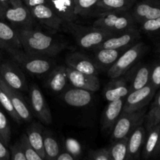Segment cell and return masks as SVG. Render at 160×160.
I'll use <instances>...</instances> for the list:
<instances>
[{
    "mask_svg": "<svg viewBox=\"0 0 160 160\" xmlns=\"http://www.w3.org/2000/svg\"><path fill=\"white\" fill-rule=\"evenodd\" d=\"M23 51L38 56L52 57L67 48L64 42L54 38L33 28H22L17 30Z\"/></svg>",
    "mask_w": 160,
    "mask_h": 160,
    "instance_id": "cell-1",
    "label": "cell"
},
{
    "mask_svg": "<svg viewBox=\"0 0 160 160\" xmlns=\"http://www.w3.org/2000/svg\"><path fill=\"white\" fill-rule=\"evenodd\" d=\"M67 30L73 35L77 44L85 49H95L103 42L116 34L96 27H86L73 22L66 23Z\"/></svg>",
    "mask_w": 160,
    "mask_h": 160,
    "instance_id": "cell-2",
    "label": "cell"
},
{
    "mask_svg": "<svg viewBox=\"0 0 160 160\" xmlns=\"http://www.w3.org/2000/svg\"><path fill=\"white\" fill-rule=\"evenodd\" d=\"M8 52L22 70L31 75L43 76L48 74L56 66V62L51 57L31 54L21 49H10Z\"/></svg>",
    "mask_w": 160,
    "mask_h": 160,
    "instance_id": "cell-3",
    "label": "cell"
},
{
    "mask_svg": "<svg viewBox=\"0 0 160 160\" xmlns=\"http://www.w3.org/2000/svg\"><path fill=\"white\" fill-rule=\"evenodd\" d=\"M136 25L131 11H113L98 14L92 26L117 34L135 29Z\"/></svg>",
    "mask_w": 160,
    "mask_h": 160,
    "instance_id": "cell-4",
    "label": "cell"
},
{
    "mask_svg": "<svg viewBox=\"0 0 160 160\" xmlns=\"http://www.w3.org/2000/svg\"><path fill=\"white\" fill-rule=\"evenodd\" d=\"M147 49L148 47L142 42H138L132 46L127 48L113 66L106 72L107 76L110 79H112L124 74L139 62L141 58L146 52Z\"/></svg>",
    "mask_w": 160,
    "mask_h": 160,
    "instance_id": "cell-5",
    "label": "cell"
},
{
    "mask_svg": "<svg viewBox=\"0 0 160 160\" xmlns=\"http://www.w3.org/2000/svg\"><path fill=\"white\" fill-rule=\"evenodd\" d=\"M147 107L133 112H122L111 131L112 142L129 137L136 128L145 121Z\"/></svg>",
    "mask_w": 160,
    "mask_h": 160,
    "instance_id": "cell-6",
    "label": "cell"
},
{
    "mask_svg": "<svg viewBox=\"0 0 160 160\" xmlns=\"http://www.w3.org/2000/svg\"><path fill=\"white\" fill-rule=\"evenodd\" d=\"M29 98L30 107L32 113L41 123L46 125L52 124V116L51 110L43 93L37 84H32L30 86Z\"/></svg>",
    "mask_w": 160,
    "mask_h": 160,
    "instance_id": "cell-7",
    "label": "cell"
},
{
    "mask_svg": "<svg viewBox=\"0 0 160 160\" xmlns=\"http://www.w3.org/2000/svg\"><path fill=\"white\" fill-rule=\"evenodd\" d=\"M0 78L7 85L19 92L28 90L25 74L16 62H2L0 64Z\"/></svg>",
    "mask_w": 160,
    "mask_h": 160,
    "instance_id": "cell-8",
    "label": "cell"
},
{
    "mask_svg": "<svg viewBox=\"0 0 160 160\" xmlns=\"http://www.w3.org/2000/svg\"><path fill=\"white\" fill-rule=\"evenodd\" d=\"M157 91L151 84L142 88L132 91L126 96L123 112H133L147 107Z\"/></svg>",
    "mask_w": 160,
    "mask_h": 160,
    "instance_id": "cell-9",
    "label": "cell"
},
{
    "mask_svg": "<svg viewBox=\"0 0 160 160\" xmlns=\"http://www.w3.org/2000/svg\"><path fill=\"white\" fill-rule=\"evenodd\" d=\"M3 20H6L12 24L18 27L19 29H22L32 28L34 19L29 8L27 7L23 2H21L7 8L5 10Z\"/></svg>",
    "mask_w": 160,
    "mask_h": 160,
    "instance_id": "cell-10",
    "label": "cell"
},
{
    "mask_svg": "<svg viewBox=\"0 0 160 160\" xmlns=\"http://www.w3.org/2000/svg\"><path fill=\"white\" fill-rule=\"evenodd\" d=\"M0 86L8 95L12 106L22 121L31 122L33 119V113L31 112L30 105L28 104L22 95L21 92L9 87L1 78H0Z\"/></svg>",
    "mask_w": 160,
    "mask_h": 160,
    "instance_id": "cell-11",
    "label": "cell"
},
{
    "mask_svg": "<svg viewBox=\"0 0 160 160\" xmlns=\"http://www.w3.org/2000/svg\"><path fill=\"white\" fill-rule=\"evenodd\" d=\"M132 17L137 23L160 17V0L138 1L131 9Z\"/></svg>",
    "mask_w": 160,
    "mask_h": 160,
    "instance_id": "cell-12",
    "label": "cell"
},
{
    "mask_svg": "<svg viewBox=\"0 0 160 160\" xmlns=\"http://www.w3.org/2000/svg\"><path fill=\"white\" fill-rule=\"evenodd\" d=\"M152 65L138 62L125 73L130 86L131 92L142 88L150 84Z\"/></svg>",
    "mask_w": 160,
    "mask_h": 160,
    "instance_id": "cell-13",
    "label": "cell"
},
{
    "mask_svg": "<svg viewBox=\"0 0 160 160\" xmlns=\"http://www.w3.org/2000/svg\"><path fill=\"white\" fill-rule=\"evenodd\" d=\"M30 11L34 20H38L42 24L56 31L60 29L64 23L62 19L47 3L34 6L30 9Z\"/></svg>",
    "mask_w": 160,
    "mask_h": 160,
    "instance_id": "cell-14",
    "label": "cell"
},
{
    "mask_svg": "<svg viewBox=\"0 0 160 160\" xmlns=\"http://www.w3.org/2000/svg\"><path fill=\"white\" fill-rule=\"evenodd\" d=\"M67 70L69 84H71L72 87L84 89L92 92H95L99 89L100 81L98 76L87 74L68 67H67Z\"/></svg>",
    "mask_w": 160,
    "mask_h": 160,
    "instance_id": "cell-15",
    "label": "cell"
},
{
    "mask_svg": "<svg viewBox=\"0 0 160 160\" xmlns=\"http://www.w3.org/2000/svg\"><path fill=\"white\" fill-rule=\"evenodd\" d=\"M141 38L140 31L138 28L115 34L109 38L96 48H129L139 42Z\"/></svg>",
    "mask_w": 160,
    "mask_h": 160,
    "instance_id": "cell-16",
    "label": "cell"
},
{
    "mask_svg": "<svg viewBox=\"0 0 160 160\" xmlns=\"http://www.w3.org/2000/svg\"><path fill=\"white\" fill-rule=\"evenodd\" d=\"M131 92V86L126 74L110 79L104 89V98L108 102L126 98Z\"/></svg>",
    "mask_w": 160,
    "mask_h": 160,
    "instance_id": "cell-17",
    "label": "cell"
},
{
    "mask_svg": "<svg viewBox=\"0 0 160 160\" xmlns=\"http://www.w3.org/2000/svg\"><path fill=\"white\" fill-rule=\"evenodd\" d=\"M65 60L68 67L87 74L98 76L100 71L93 59L79 52L69 54Z\"/></svg>",
    "mask_w": 160,
    "mask_h": 160,
    "instance_id": "cell-18",
    "label": "cell"
},
{
    "mask_svg": "<svg viewBox=\"0 0 160 160\" xmlns=\"http://www.w3.org/2000/svg\"><path fill=\"white\" fill-rule=\"evenodd\" d=\"M141 156L145 160L160 158V123L146 131Z\"/></svg>",
    "mask_w": 160,
    "mask_h": 160,
    "instance_id": "cell-19",
    "label": "cell"
},
{
    "mask_svg": "<svg viewBox=\"0 0 160 160\" xmlns=\"http://www.w3.org/2000/svg\"><path fill=\"white\" fill-rule=\"evenodd\" d=\"M94 92L78 88H67L61 93L62 101L73 107H84L93 100Z\"/></svg>",
    "mask_w": 160,
    "mask_h": 160,
    "instance_id": "cell-20",
    "label": "cell"
},
{
    "mask_svg": "<svg viewBox=\"0 0 160 160\" xmlns=\"http://www.w3.org/2000/svg\"><path fill=\"white\" fill-rule=\"evenodd\" d=\"M145 137L146 129L142 125H140L133 131L128 137L125 160H138L140 159Z\"/></svg>",
    "mask_w": 160,
    "mask_h": 160,
    "instance_id": "cell-21",
    "label": "cell"
},
{
    "mask_svg": "<svg viewBox=\"0 0 160 160\" xmlns=\"http://www.w3.org/2000/svg\"><path fill=\"white\" fill-rule=\"evenodd\" d=\"M127 48H95L93 59L100 71L107 72Z\"/></svg>",
    "mask_w": 160,
    "mask_h": 160,
    "instance_id": "cell-22",
    "label": "cell"
},
{
    "mask_svg": "<svg viewBox=\"0 0 160 160\" xmlns=\"http://www.w3.org/2000/svg\"><path fill=\"white\" fill-rule=\"evenodd\" d=\"M45 83L46 88L54 93H62L69 84L67 67L56 66L48 73Z\"/></svg>",
    "mask_w": 160,
    "mask_h": 160,
    "instance_id": "cell-23",
    "label": "cell"
},
{
    "mask_svg": "<svg viewBox=\"0 0 160 160\" xmlns=\"http://www.w3.org/2000/svg\"><path fill=\"white\" fill-rule=\"evenodd\" d=\"M125 98H119L109 102L105 109L102 119V129L105 131H110L113 128L117 119L123 112Z\"/></svg>",
    "mask_w": 160,
    "mask_h": 160,
    "instance_id": "cell-24",
    "label": "cell"
},
{
    "mask_svg": "<svg viewBox=\"0 0 160 160\" xmlns=\"http://www.w3.org/2000/svg\"><path fill=\"white\" fill-rule=\"evenodd\" d=\"M0 48L9 51L10 49H21L22 45L17 30L0 20Z\"/></svg>",
    "mask_w": 160,
    "mask_h": 160,
    "instance_id": "cell-25",
    "label": "cell"
},
{
    "mask_svg": "<svg viewBox=\"0 0 160 160\" xmlns=\"http://www.w3.org/2000/svg\"><path fill=\"white\" fill-rule=\"evenodd\" d=\"M46 3L64 23L74 22L78 18L74 11V0H46Z\"/></svg>",
    "mask_w": 160,
    "mask_h": 160,
    "instance_id": "cell-26",
    "label": "cell"
},
{
    "mask_svg": "<svg viewBox=\"0 0 160 160\" xmlns=\"http://www.w3.org/2000/svg\"><path fill=\"white\" fill-rule=\"evenodd\" d=\"M31 146L42 156L45 157L44 152V128L41 123L33 122L28 127L25 133Z\"/></svg>",
    "mask_w": 160,
    "mask_h": 160,
    "instance_id": "cell-27",
    "label": "cell"
},
{
    "mask_svg": "<svg viewBox=\"0 0 160 160\" xmlns=\"http://www.w3.org/2000/svg\"><path fill=\"white\" fill-rule=\"evenodd\" d=\"M138 0H99L95 7L97 14L113 11H131Z\"/></svg>",
    "mask_w": 160,
    "mask_h": 160,
    "instance_id": "cell-28",
    "label": "cell"
},
{
    "mask_svg": "<svg viewBox=\"0 0 160 160\" xmlns=\"http://www.w3.org/2000/svg\"><path fill=\"white\" fill-rule=\"evenodd\" d=\"M62 151L57 138L51 131L44 129V152L45 160H57Z\"/></svg>",
    "mask_w": 160,
    "mask_h": 160,
    "instance_id": "cell-29",
    "label": "cell"
},
{
    "mask_svg": "<svg viewBox=\"0 0 160 160\" xmlns=\"http://www.w3.org/2000/svg\"><path fill=\"white\" fill-rule=\"evenodd\" d=\"M144 122L145 123V128L146 131L160 123V91L156 94L149 110L146 112Z\"/></svg>",
    "mask_w": 160,
    "mask_h": 160,
    "instance_id": "cell-30",
    "label": "cell"
},
{
    "mask_svg": "<svg viewBox=\"0 0 160 160\" xmlns=\"http://www.w3.org/2000/svg\"><path fill=\"white\" fill-rule=\"evenodd\" d=\"M128 137L112 142L108 148L111 160H125Z\"/></svg>",
    "mask_w": 160,
    "mask_h": 160,
    "instance_id": "cell-31",
    "label": "cell"
},
{
    "mask_svg": "<svg viewBox=\"0 0 160 160\" xmlns=\"http://www.w3.org/2000/svg\"><path fill=\"white\" fill-rule=\"evenodd\" d=\"M62 149L72 156L74 160H81L83 156V147L81 142L73 138H67L64 141Z\"/></svg>",
    "mask_w": 160,
    "mask_h": 160,
    "instance_id": "cell-32",
    "label": "cell"
},
{
    "mask_svg": "<svg viewBox=\"0 0 160 160\" xmlns=\"http://www.w3.org/2000/svg\"><path fill=\"white\" fill-rule=\"evenodd\" d=\"M99 0H74L75 13L81 17H87L94 12Z\"/></svg>",
    "mask_w": 160,
    "mask_h": 160,
    "instance_id": "cell-33",
    "label": "cell"
},
{
    "mask_svg": "<svg viewBox=\"0 0 160 160\" xmlns=\"http://www.w3.org/2000/svg\"><path fill=\"white\" fill-rule=\"evenodd\" d=\"M0 106L2 107V109L12 117L14 121L17 122V123H20L22 122V120L20 118L17 112H16L15 109L12 106V102L9 99V96L6 93L4 90L0 86Z\"/></svg>",
    "mask_w": 160,
    "mask_h": 160,
    "instance_id": "cell-34",
    "label": "cell"
},
{
    "mask_svg": "<svg viewBox=\"0 0 160 160\" xmlns=\"http://www.w3.org/2000/svg\"><path fill=\"white\" fill-rule=\"evenodd\" d=\"M20 145L23 149L24 156L26 157L27 160H45L44 158H42L32 147L30 145L29 142H28L27 136L25 134H23L20 137Z\"/></svg>",
    "mask_w": 160,
    "mask_h": 160,
    "instance_id": "cell-35",
    "label": "cell"
},
{
    "mask_svg": "<svg viewBox=\"0 0 160 160\" xmlns=\"http://www.w3.org/2000/svg\"><path fill=\"white\" fill-rule=\"evenodd\" d=\"M11 128L4 112L0 108V135L6 146L9 145L11 139Z\"/></svg>",
    "mask_w": 160,
    "mask_h": 160,
    "instance_id": "cell-36",
    "label": "cell"
},
{
    "mask_svg": "<svg viewBox=\"0 0 160 160\" xmlns=\"http://www.w3.org/2000/svg\"><path fill=\"white\" fill-rule=\"evenodd\" d=\"M139 25L140 29L146 34H157L160 32V17L145 20Z\"/></svg>",
    "mask_w": 160,
    "mask_h": 160,
    "instance_id": "cell-37",
    "label": "cell"
},
{
    "mask_svg": "<svg viewBox=\"0 0 160 160\" xmlns=\"http://www.w3.org/2000/svg\"><path fill=\"white\" fill-rule=\"evenodd\" d=\"M150 84L156 91L160 89V58L152 65Z\"/></svg>",
    "mask_w": 160,
    "mask_h": 160,
    "instance_id": "cell-38",
    "label": "cell"
},
{
    "mask_svg": "<svg viewBox=\"0 0 160 160\" xmlns=\"http://www.w3.org/2000/svg\"><path fill=\"white\" fill-rule=\"evenodd\" d=\"M90 160H111L108 148H102L96 150H92L89 152Z\"/></svg>",
    "mask_w": 160,
    "mask_h": 160,
    "instance_id": "cell-39",
    "label": "cell"
},
{
    "mask_svg": "<svg viewBox=\"0 0 160 160\" xmlns=\"http://www.w3.org/2000/svg\"><path fill=\"white\" fill-rule=\"evenodd\" d=\"M10 160H27L19 141L16 142L10 148Z\"/></svg>",
    "mask_w": 160,
    "mask_h": 160,
    "instance_id": "cell-40",
    "label": "cell"
},
{
    "mask_svg": "<svg viewBox=\"0 0 160 160\" xmlns=\"http://www.w3.org/2000/svg\"><path fill=\"white\" fill-rule=\"evenodd\" d=\"M0 160H10V151L2 140H0Z\"/></svg>",
    "mask_w": 160,
    "mask_h": 160,
    "instance_id": "cell-41",
    "label": "cell"
},
{
    "mask_svg": "<svg viewBox=\"0 0 160 160\" xmlns=\"http://www.w3.org/2000/svg\"><path fill=\"white\" fill-rule=\"evenodd\" d=\"M22 2L29 9H31L38 5L46 3V0H22Z\"/></svg>",
    "mask_w": 160,
    "mask_h": 160,
    "instance_id": "cell-42",
    "label": "cell"
},
{
    "mask_svg": "<svg viewBox=\"0 0 160 160\" xmlns=\"http://www.w3.org/2000/svg\"><path fill=\"white\" fill-rule=\"evenodd\" d=\"M20 2H22V0H0V4L5 9L9 8V6H15Z\"/></svg>",
    "mask_w": 160,
    "mask_h": 160,
    "instance_id": "cell-43",
    "label": "cell"
},
{
    "mask_svg": "<svg viewBox=\"0 0 160 160\" xmlns=\"http://www.w3.org/2000/svg\"><path fill=\"white\" fill-rule=\"evenodd\" d=\"M57 160H74V159H73V158L70 155H69L67 152L64 151V150L62 148V151H61L59 156H58Z\"/></svg>",
    "mask_w": 160,
    "mask_h": 160,
    "instance_id": "cell-44",
    "label": "cell"
},
{
    "mask_svg": "<svg viewBox=\"0 0 160 160\" xmlns=\"http://www.w3.org/2000/svg\"><path fill=\"white\" fill-rule=\"evenodd\" d=\"M6 9L2 7L1 4H0V20H2L4 19V12Z\"/></svg>",
    "mask_w": 160,
    "mask_h": 160,
    "instance_id": "cell-45",
    "label": "cell"
},
{
    "mask_svg": "<svg viewBox=\"0 0 160 160\" xmlns=\"http://www.w3.org/2000/svg\"><path fill=\"white\" fill-rule=\"evenodd\" d=\"M156 50H157V52L159 53H160V41L159 42V44L157 45V48H156Z\"/></svg>",
    "mask_w": 160,
    "mask_h": 160,
    "instance_id": "cell-46",
    "label": "cell"
},
{
    "mask_svg": "<svg viewBox=\"0 0 160 160\" xmlns=\"http://www.w3.org/2000/svg\"><path fill=\"white\" fill-rule=\"evenodd\" d=\"M2 63V53L1 52H0V64Z\"/></svg>",
    "mask_w": 160,
    "mask_h": 160,
    "instance_id": "cell-47",
    "label": "cell"
},
{
    "mask_svg": "<svg viewBox=\"0 0 160 160\" xmlns=\"http://www.w3.org/2000/svg\"><path fill=\"white\" fill-rule=\"evenodd\" d=\"M0 140H2V137H1V135H0ZM2 142H3V141H2ZM3 143H4V142H3Z\"/></svg>",
    "mask_w": 160,
    "mask_h": 160,
    "instance_id": "cell-48",
    "label": "cell"
},
{
    "mask_svg": "<svg viewBox=\"0 0 160 160\" xmlns=\"http://www.w3.org/2000/svg\"></svg>",
    "mask_w": 160,
    "mask_h": 160,
    "instance_id": "cell-49",
    "label": "cell"
}]
</instances>
